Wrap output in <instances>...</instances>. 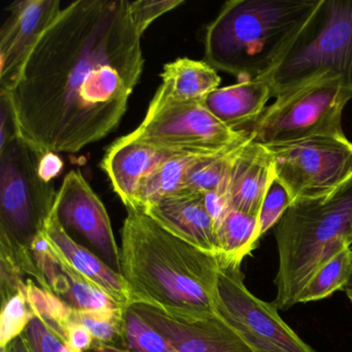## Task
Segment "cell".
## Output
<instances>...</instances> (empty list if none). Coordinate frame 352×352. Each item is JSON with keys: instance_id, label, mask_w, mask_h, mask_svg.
<instances>
[{"instance_id": "1", "label": "cell", "mask_w": 352, "mask_h": 352, "mask_svg": "<svg viewBox=\"0 0 352 352\" xmlns=\"http://www.w3.org/2000/svg\"><path fill=\"white\" fill-rule=\"evenodd\" d=\"M142 36L127 0H77L61 9L15 85L0 94L18 137L41 155L108 137L144 69Z\"/></svg>"}, {"instance_id": "2", "label": "cell", "mask_w": 352, "mask_h": 352, "mask_svg": "<svg viewBox=\"0 0 352 352\" xmlns=\"http://www.w3.org/2000/svg\"><path fill=\"white\" fill-rule=\"evenodd\" d=\"M126 210L119 273L131 305H145L176 318L219 314L218 257L170 234L145 212Z\"/></svg>"}, {"instance_id": "3", "label": "cell", "mask_w": 352, "mask_h": 352, "mask_svg": "<svg viewBox=\"0 0 352 352\" xmlns=\"http://www.w3.org/2000/svg\"><path fill=\"white\" fill-rule=\"evenodd\" d=\"M320 0H232L206 30L205 61L240 81L273 69Z\"/></svg>"}, {"instance_id": "4", "label": "cell", "mask_w": 352, "mask_h": 352, "mask_svg": "<svg viewBox=\"0 0 352 352\" xmlns=\"http://www.w3.org/2000/svg\"><path fill=\"white\" fill-rule=\"evenodd\" d=\"M278 311L298 304L313 274L331 255L352 245V177L327 197L292 204L275 226Z\"/></svg>"}, {"instance_id": "5", "label": "cell", "mask_w": 352, "mask_h": 352, "mask_svg": "<svg viewBox=\"0 0 352 352\" xmlns=\"http://www.w3.org/2000/svg\"><path fill=\"white\" fill-rule=\"evenodd\" d=\"M42 157L19 137L0 150V246L38 285L42 276L30 247L52 214L57 195L53 181L41 173Z\"/></svg>"}, {"instance_id": "6", "label": "cell", "mask_w": 352, "mask_h": 352, "mask_svg": "<svg viewBox=\"0 0 352 352\" xmlns=\"http://www.w3.org/2000/svg\"><path fill=\"white\" fill-rule=\"evenodd\" d=\"M324 76L352 92V0H320L312 17L263 79L280 98Z\"/></svg>"}, {"instance_id": "7", "label": "cell", "mask_w": 352, "mask_h": 352, "mask_svg": "<svg viewBox=\"0 0 352 352\" xmlns=\"http://www.w3.org/2000/svg\"><path fill=\"white\" fill-rule=\"evenodd\" d=\"M350 100L352 92L341 79L324 76L276 98L249 133L265 147L312 138H346L342 119Z\"/></svg>"}, {"instance_id": "8", "label": "cell", "mask_w": 352, "mask_h": 352, "mask_svg": "<svg viewBox=\"0 0 352 352\" xmlns=\"http://www.w3.org/2000/svg\"><path fill=\"white\" fill-rule=\"evenodd\" d=\"M216 118L204 102L174 100L160 88L152 98L141 124L126 135L160 149L211 155L249 137Z\"/></svg>"}, {"instance_id": "9", "label": "cell", "mask_w": 352, "mask_h": 352, "mask_svg": "<svg viewBox=\"0 0 352 352\" xmlns=\"http://www.w3.org/2000/svg\"><path fill=\"white\" fill-rule=\"evenodd\" d=\"M267 148L275 178L292 204L327 197L352 177V143L347 138H312Z\"/></svg>"}, {"instance_id": "10", "label": "cell", "mask_w": 352, "mask_h": 352, "mask_svg": "<svg viewBox=\"0 0 352 352\" xmlns=\"http://www.w3.org/2000/svg\"><path fill=\"white\" fill-rule=\"evenodd\" d=\"M217 309L234 329L269 342L283 352H315L279 315L245 285L241 267H220Z\"/></svg>"}, {"instance_id": "11", "label": "cell", "mask_w": 352, "mask_h": 352, "mask_svg": "<svg viewBox=\"0 0 352 352\" xmlns=\"http://www.w3.org/2000/svg\"><path fill=\"white\" fill-rule=\"evenodd\" d=\"M53 211L65 230H75L119 272L120 247L115 240L108 211L79 170H71L63 179Z\"/></svg>"}, {"instance_id": "12", "label": "cell", "mask_w": 352, "mask_h": 352, "mask_svg": "<svg viewBox=\"0 0 352 352\" xmlns=\"http://www.w3.org/2000/svg\"><path fill=\"white\" fill-rule=\"evenodd\" d=\"M61 9L59 0H21L8 8L9 17L0 30V94L15 85L34 47Z\"/></svg>"}, {"instance_id": "13", "label": "cell", "mask_w": 352, "mask_h": 352, "mask_svg": "<svg viewBox=\"0 0 352 352\" xmlns=\"http://www.w3.org/2000/svg\"><path fill=\"white\" fill-rule=\"evenodd\" d=\"M176 352H257L220 314L203 318H176L145 305H131Z\"/></svg>"}, {"instance_id": "14", "label": "cell", "mask_w": 352, "mask_h": 352, "mask_svg": "<svg viewBox=\"0 0 352 352\" xmlns=\"http://www.w3.org/2000/svg\"><path fill=\"white\" fill-rule=\"evenodd\" d=\"M178 153L181 152L160 149L124 135L108 148L100 168L126 209H135L145 181L166 160Z\"/></svg>"}, {"instance_id": "15", "label": "cell", "mask_w": 352, "mask_h": 352, "mask_svg": "<svg viewBox=\"0 0 352 352\" xmlns=\"http://www.w3.org/2000/svg\"><path fill=\"white\" fill-rule=\"evenodd\" d=\"M143 212L170 234L218 257L217 230L203 193L182 191L164 197Z\"/></svg>"}, {"instance_id": "16", "label": "cell", "mask_w": 352, "mask_h": 352, "mask_svg": "<svg viewBox=\"0 0 352 352\" xmlns=\"http://www.w3.org/2000/svg\"><path fill=\"white\" fill-rule=\"evenodd\" d=\"M43 232L59 261L67 263L74 271L106 292L119 306L124 309L131 306V296L120 273L83 245L76 242L54 211L47 219Z\"/></svg>"}, {"instance_id": "17", "label": "cell", "mask_w": 352, "mask_h": 352, "mask_svg": "<svg viewBox=\"0 0 352 352\" xmlns=\"http://www.w3.org/2000/svg\"><path fill=\"white\" fill-rule=\"evenodd\" d=\"M275 179L273 156L269 148L250 141L234 164L228 184L230 208L258 216L261 204Z\"/></svg>"}, {"instance_id": "18", "label": "cell", "mask_w": 352, "mask_h": 352, "mask_svg": "<svg viewBox=\"0 0 352 352\" xmlns=\"http://www.w3.org/2000/svg\"><path fill=\"white\" fill-rule=\"evenodd\" d=\"M271 98L270 84L263 78H257L218 88L204 104L226 126L240 131L258 120Z\"/></svg>"}, {"instance_id": "19", "label": "cell", "mask_w": 352, "mask_h": 352, "mask_svg": "<svg viewBox=\"0 0 352 352\" xmlns=\"http://www.w3.org/2000/svg\"><path fill=\"white\" fill-rule=\"evenodd\" d=\"M160 89L174 100L186 102H205L219 88L217 71L205 60L178 58L166 63L162 73Z\"/></svg>"}, {"instance_id": "20", "label": "cell", "mask_w": 352, "mask_h": 352, "mask_svg": "<svg viewBox=\"0 0 352 352\" xmlns=\"http://www.w3.org/2000/svg\"><path fill=\"white\" fill-rule=\"evenodd\" d=\"M257 216L230 208L217 226L220 267H241L258 244Z\"/></svg>"}, {"instance_id": "21", "label": "cell", "mask_w": 352, "mask_h": 352, "mask_svg": "<svg viewBox=\"0 0 352 352\" xmlns=\"http://www.w3.org/2000/svg\"><path fill=\"white\" fill-rule=\"evenodd\" d=\"M206 156L209 155L178 153L166 160L144 183L138 197L135 209L145 211L164 197L187 190L186 179L189 168Z\"/></svg>"}, {"instance_id": "22", "label": "cell", "mask_w": 352, "mask_h": 352, "mask_svg": "<svg viewBox=\"0 0 352 352\" xmlns=\"http://www.w3.org/2000/svg\"><path fill=\"white\" fill-rule=\"evenodd\" d=\"M251 135L236 145L199 160L189 168L186 179L187 190L199 193L221 191L228 195V184L234 164L241 151L250 141Z\"/></svg>"}, {"instance_id": "23", "label": "cell", "mask_w": 352, "mask_h": 352, "mask_svg": "<svg viewBox=\"0 0 352 352\" xmlns=\"http://www.w3.org/2000/svg\"><path fill=\"white\" fill-rule=\"evenodd\" d=\"M352 278V245L331 255L313 274L300 292L298 304L329 298L338 290H345Z\"/></svg>"}, {"instance_id": "24", "label": "cell", "mask_w": 352, "mask_h": 352, "mask_svg": "<svg viewBox=\"0 0 352 352\" xmlns=\"http://www.w3.org/2000/svg\"><path fill=\"white\" fill-rule=\"evenodd\" d=\"M59 263L69 281V287L61 300L67 302L76 312L116 314L126 311V309L119 306L106 292L74 271L67 263L61 261Z\"/></svg>"}, {"instance_id": "25", "label": "cell", "mask_w": 352, "mask_h": 352, "mask_svg": "<svg viewBox=\"0 0 352 352\" xmlns=\"http://www.w3.org/2000/svg\"><path fill=\"white\" fill-rule=\"evenodd\" d=\"M24 294L34 318L46 321L67 339V331L74 321L75 310L56 294L41 287L32 278L28 279Z\"/></svg>"}, {"instance_id": "26", "label": "cell", "mask_w": 352, "mask_h": 352, "mask_svg": "<svg viewBox=\"0 0 352 352\" xmlns=\"http://www.w3.org/2000/svg\"><path fill=\"white\" fill-rule=\"evenodd\" d=\"M125 347L131 352H176L174 346L131 307L125 312Z\"/></svg>"}, {"instance_id": "27", "label": "cell", "mask_w": 352, "mask_h": 352, "mask_svg": "<svg viewBox=\"0 0 352 352\" xmlns=\"http://www.w3.org/2000/svg\"><path fill=\"white\" fill-rule=\"evenodd\" d=\"M127 310V309H126ZM126 312V311H125ZM125 312L116 314L76 312L74 320L91 333L96 343L125 347Z\"/></svg>"}, {"instance_id": "28", "label": "cell", "mask_w": 352, "mask_h": 352, "mask_svg": "<svg viewBox=\"0 0 352 352\" xmlns=\"http://www.w3.org/2000/svg\"><path fill=\"white\" fill-rule=\"evenodd\" d=\"M34 318L25 294H19L1 302L0 316V351L25 333L30 321Z\"/></svg>"}, {"instance_id": "29", "label": "cell", "mask_w": 352, "mask_h": 352, "mask_svg": "<svg viewBox=\"0 0 352 352\" xmlns=\"http://www.w3.org/2000/svg\"><path fill=\"white\" fill-rule=\"evenodd\" d=\"M292 204V199L285 187L277 179H274L263 199L258 216H257V220H258L257 234L259 240L267 230L277 226L278 222L281 220L282 216L287 211Z\"/></svg>"}, {"instance_id": "30", "label": "cell", "mask_w": 352, "mask_h": 352, "mask_svg": "<svg viewBox=\"0 0 352 352\" xmlns=\"http://www.w3.org/2000/svg\"><path fill=\"white\" fill-rule=\"evenodd\" d=\"M25 335L34 352H77L57 329L42 319H32Z\"/></svg>"}, {"instance_id": "31", "label": "cell", "mask_w": 352, "mask_h": 352, "mask_svg": "<svg viewBox=\"0 0 352 352\" xmlns=\"http://www.w3.org/2000/svg\"><path fill=\"white\" fill-rule=\"evenodd\" d=\"M20 269L12 253L6 247L0 246V296L5 302L16 294L25 292L28 279Z\"/></svg>"}, {"instance_id": "32", "label": "cell", "mask_w": 352, "mask_h": 352, "mask_svg": "<svg viewBox=\"0 0 352 352\" xmlns=\"http://www.w3.org/2000/svg\"><path fill=\"white\" fill-rule=\"evenodd\" d=\"M184 3V0H139L131 1V16L140 34L148 30L157 18Z\"/></svg>"}, {"instance_id": "33", "label": "cell", "mask_w": 352, "mask_h": 352, "mask_svg": "<svg viewBox=\"0 0 352 352\" xmlns=\"http://www.w3.org/2000/svg\"><path fill=\"white\" fill-rule=\"evenodd\" d=\"M67 343L77 352H88L96 344L91 333L81 323L75 320L67 329Z\"/></svg>"}, {"instance_id": "34", "label": "cell", "mask_w": 352, "mask_h": 352, "mask_svg": "<svg viewBox=\"0 0 352 352\" xmlns=\"http://www.w3.org/2000/svg\"><path fill=\"white\" fill-rule=\"evenodd\" d=\"M0 150H3L18 135L9 106L3 98H0Z\"/></svg>"}, {"instance_id": "35", "label": "cell", "mask_w": 352, "mask_h": 352, "mask_svg": "<svg viewBox=\"0 0 352 352\" xmlns=\"http://www.w3.org/2000/svg\"><path fill=\"white\" fill-rule=\"evenodd\" d=\"M239 331L257 352H283L281 349L273 345V344L269 343V342L263 341V340L258 339V338L254 337V336L250 335V333H245V331Z\"/></svg>"}, {"instance_id": "36", "label": "cell", "mask_w": 352, "mask_h": 352, "mask_svg": "<svg viewBox=\"0 0 352 352\" xmlns=\"http://www.w3.org/2000/svg\"><path fill=\"white\" fill-rule=\"evenodd\" d=\"M1 352H34L32 349V345H30V341H28V337H26L25 333L23 335L18 337L17 339L14 340L7 349L3 350Z\"/></svg>"}, {"instance_id": "37", "label": "cell", "mask_w": 352, "mask_h": 352, "mask_svg": "<svg viewBox=\"0 0 352 352\" xmlns=\"http://www.w3.org/2000/svg\"><path fill=\"white\" fill-rule=\"evenodd\" d=\"M346 296L349 298L350 302H352V286L347 285L345 288Z\"/></svg>"}, {"instance_id": "38", "label": "cell", "mask_w": 352, "mask_h": 352, "mask_svg": "<svg viewBox=\"0 0 352 352\" xmlns=\"http://www.w3.org/2000/svg\"><path fill=\"white\" fill-rule=\"evenodd\" d=\"M348 285L352 286V278L351 280H350L349 284H348Z\"/></svg>"}]
</instances>
